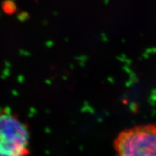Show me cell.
<instances>
[{"instance_id": "1", "label": "cell", "mask_w": 156, "mask_h": 156, "mask_svg": "<svg viewBox=\"0 0 156 156\" xmlns=\"http://www.w3.org/2000/svg\"><path fill=\"white\" fill-rule=\"evenodd\" d=\"M30 133L20 118L7 108L0 110V156H29Z\"/></svg>"}, {"instance_id": "2", "label": "cell", "mask_w": 156, "mask_h": 156, "mask_svg": "<svg viewBox=\"0 0 156 156\" xmlns=\"http://www.w3.org/2000/svg\"><path fill=\"white\" fill-rule=\"evenodd\" d=\"M114 156H156V124H140L120 132Z\"/></svg>"}]
</instances>
